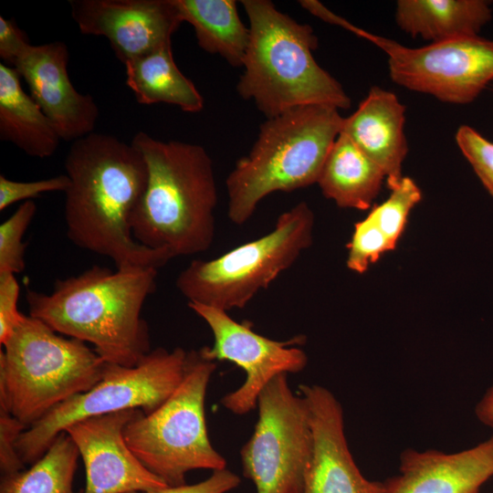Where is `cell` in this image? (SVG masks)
I'll list each match as a JSON object with an SVG mask.
<instances>
[{
    "label": "cell",
    "mask_w": 493,
    "mask_h": 493,
    "mask_svg": "<svg viewBox=\"0 0 493 493\" xmlns=\"http://www.w3.org/2000/svg\"><path fill=\"white\" fill-rule=\"evenodd\" d=\"M67 236L77 246L111 259L117 269H159L173 258L138 243L131 216L147 184L142 153L131 143L92 132L74 141L65 160Z\"/></svg>",
    "instance_id": "cell-1"
},
{
    "label": "cell",
    "mask_w": 493,
    "mask_h": 493,
    "mask_svg": "<svg viewBox=\"0 0 493 493\" xmlns=\"http://www.w3.org/2000/svg\"><path fill=\"white\" fill-rule=\"evenodd\" d=\"M157 270L113 271L93 266L77 276L57 279L48 294L27 289L28 315L59 334L91 343L106 362L136 366L152 351L142 310L155 290Z\"/></svg>",
    "instance_id": "cell-2"
},
{
    "label": "cell",
    "mask_w": 493,
    "mask_h": 493,
    "mask_svg": "<svg viewBox=\"0 0 493 493\" xmlns=\"http://www.w3.org/2000/svg\"><path fill=\"white\" fill-rule=\"evenodd\" d=\"M131 144L143 156L148 179L131 216L134 239L173 257L206 251L215 237L217 187L204 147L161 141L144 131Z\"/></svg>",
    "instance_id": "cell-3"
},
{
    "label": "cell",
    "mask_w": 493,
    "mask_h": 493,
    "mask_svg": "<svg viewBox=\"0 0 493 493\" xmlns=\"http://www.w3.org/2000/svg\"><path fill=\"white\" fill-rule=\"evenodd\" d=\"M250 38L236 90L267 119L306 105L350 108L341 84L315 60L318 37L269 0H243Z\"/></svg>",
    "instance_id": "cell-4"
},
{
    "label": "cell",
    "mask_w": 493,
    "mask_h": 493,
    "mask_svg": "<svg viewBox=\"0 0 493 493\" xmlns=\"http://www.w3.org/2000/svg\"><path fill=\"white\" fill-rule=\"evenodd\" d=\"M343 119L328 105L300 106L267 119L226 178L229 220L241 226L272 193L317 184Z\"/></svg>",
    "instance_id": "cell-5"
},
{
    "label": "cell",
    "mask_w": 493,
    "mask_h": 493,
    "mask_svg": "<svg viewBox=\"0 0 493 493\" xmlns=\"http://www.w3.org/2000/svg\"><path fill=\"white\" fill-rule=\"evenodd\" d=\"M0 351V407L27 428L102 378L106 362L87 343L25 316Z\"/></svg>",
    "instance_id": "cell-6"
},
{
    "label": "cell",
    "mask_w": 493,
    "mask_h": 493,
    "mask_svg": "<svg viewBox=\"0 0 493 493\" xmlns=\"http://www.w3.org/2000/svg\"><path fill=\"white\" fill-rule=\"evenodd\" d=\"M215 362L190 351L186 373L170 397L154 411L141 412L124 428L130 449L168 487L183 486L194 469H225L226 461L210 442L205 414Z\"/></svg>",
    "instance_id": "cell-7"
},
{
    "label": "cell",
    "mask_w": 493,
    "mask_h": 493,
    "mask_svg": "<svg viewBox=\"0 0 493 493\" xmlns=\"http://www.w3.org/2000/svg\"><path fill=\"white\" fill-rule=\"evenodd\" d=\"M314 220L312 209L300 202L282 213L268 234L218 257L193 260L179 273L176 288L188 302L242 309L311 246Z\"/></svg>",
    "instance_id": "cell-8"
},
{
    "label": "cell",
    "mask_w": 493,
    "mask_h": 493,
    "mask_svg": "<svg viewBox=\"0 0 493 493\" xmlns=\"http://www.w3.org/2000/svg\"><path fill=\"white\" fill-rule=\"evenodd\" d=\"M189 360L190 351L177 347L152 350L133 367L107 362L96 385L57 405L20 435L16 449L21 460L34 464L60 433L79 420L129 409L154 411L181 383Z\"/></svg>",
    "instance_id": "cell-9"
},
{
    "label": "cell",
    "mask_w": 493,
    "mask_h": 493,
    "mask_svg": "<svg viewBox=\"0 0 493 493\" xmlns=\"http://www.w3.org/2000/svg\"><path fill=\"white\" fill-rule=\"evenodd\" d=\"M258 417L240 455L243 474L257 493H303L313 453L308 404L288 374L273 378L257 399Z\"/></svg>",
    "instance_id": "cell-10"
},
{
    "label": "cell",
    "mask_w": 493,
    "mask_h": 493,
    "mask_svg": "<svg viewBox=\"0 0 493 493\" xmlns=\"http://www.w3.org/2000/svg\"><path fill=\"white\" fill-rule=\"evenodd\" d=\"M340 26L381 48L399 86L454 104L472 102L493 80V41L466 37L408 47L342 19Z\"/></svg>",
    "instance_id": "cell-11"
},
{
    "label": "cell",
    "mask_w": 493,
    "mask_h": 493,
    "mask_svg": "<svg viewBox=\"0 0 493 493\" xmlns=\"http://www.w3.org/2000/svg\"><path fill=\"white\" fill-rule=\"evenodd\" d=\"M188 307L213 332V345L201 348V355L212 362H234L246 373L243 384L221 399L222 405L235 414L257 408L260 393L277 375L299 372L308 363L304 351L289 347L303 342L300 337L274 341L255 332L246 323L236 321L223 309L195 302H188Z\"/></svg>",
    "instance_id": "cell-12"
},
{
    "label": "cell",
    "mask_w": 493,
    "mask_h": 493,
    "mask_svg": "<svg viewBox=\"0 0 493 493\" xmlns=\"http://www.w3.org/2000/svg\"><path fill=\"white\" fill-rule=\"evenodd\" d=\"M82 34L106 37L123 64L172 44L183 23L173 0H70Z\"/></svg>",
    "instance_id": "cell-13"
},
{
    "label": "cell",
    "mask_w": 493,
    "mask_h": 493,
    "mask_svg": "<svg viewBox=\"0 0 493 493\" xmlns=\"http://www.w3.org/2000/svg\"><path fill=\"white\" fill-rule=\"evenodd\" d=\"M141 412L129 409L91 416L66 428L84 464V493H131L168 487L142 465L124 438L126 425Z\"/></svg>",
    "instance_id": "cell-14"
},
{
    "label": "cell",
    "mask_w": 493,
    "mask_h": 493,
    "mask_svg": "<svg viewBox=\"0 0 493 493\" xmlns=\"http://www.w3.org/2000/svg\"><path fill=\"white\" fill-rule=\"evenodd\" d=\"M299 391L309 406L313 433L303 493H384L383 482L367 479L354 462L336 396L319 384H302Z\"/></svg>",
    "instance_id": "cell-15"
},
{
    "label": "cell",
    "mask_w": 493,
    "mask_h": 493,
    "mask_svg": "<svg viewBox=\"0 0 493 493\" xmlns=\"http://www.w3.org/2000/svg\"><path fill=\"white\" fill-rule=\"evenodd\" d=\"M68 59V47L62 41L31 45L15 68L61 140L73 142L93 132L100 110L92 96L79 93L72 85Z\"/></svg>",
    "instance_id": "cell-16"
},
{
    "label": "cell",
    "mask_w": 493,
    "mask_h": 493,
    "mask_svg": "<svg viewBox=\"0 0 493 493\" xmlns=\"http://www.w3.org/2000/svg\"><path fill=\"white\" fill-rule=\"evenodd\" d=\"M493 477V435L456 452L406 448L399 470L383 482L384 493H480Z\"/></svg>",
    "instance_id": "cell-17"
},
{
    "label": "cell",
    "mask_w": 493,
    "mask_h": 493,
    "mask_svg": "<svg viewBox=\"0 0 493 493\" xmlns=\"http://www.w3.org/2000/svg\"><path fill=\"white\" fill-rule=\"evenodd\" d=\"M404 121L405 107L397 96L373 86L357 110L343 119L340 132L382 169L390 189L404 177L403 163L408 152Z\"/></svg>",
    "instance_id": "cell-18"
},
{
    "label": "cell",
    "mask_w": 493,
    "mask_h": 493,
    "mask_svg": "<svg viewBox=\"0 0 493 493\" xmlns=\"http://www.w3.org/2000/svg\"><path fill=\"white\" fill-rule=\"evenodd\" d=\"M15 68L0 64V139L29 156L48 158L61 140L51 121L26 93Z\"/></svg>",
    "instance_id": "cell-19"
},
{
    "label": "cell",
    "mask_w": 493,
    "mask_h": 493,
    "mask_svg": "<svg viewBox=\"0 0 493 493\" xmlns=\"http://www.w3.org/2000/svg\"><path fill=\"white\" fill-rule=\"evenodd\" d=\"M491 16L485 0H399L395 11L403 31L432 43L478 36Z\"/></svg>",
    "instance_id": "cell-20"
},
{
    "label": "cell",
    "mask_w": 493,
    "mask_h": 493,
    "mask_svg": "<svg viewBox=\"0 0 493 493\" xmlns=\"http://www.w3.org/2000/svg\"><path fill=\"white\" fill-rule=\"evenodd\" d=\"M384 180L382 169L348 136L340 133L317 184L322 194L339 207L365 210L371 207Z\"/></svg>",
    "instance_id": "cell-21"
},
{
    "label": "cell",
    "mask_w": 493,
    "mask_h": 493,
    "mask_svg": "<svg viewBox=\"0 0 493 493\" xmlns=\"http://www.w3.org/2000/svg\"><path fill=\"white\" fill-rule=\"evenodd\" d=\"M126 84L144 105L168 103L189 113L204 108V98L176 66L172 44L124 64Z\"/></svg>",
    "instance_id": "cell-22"
},
{
    "label": "cell",
    "mask_w": 493,
    "mask_h": 493,
    "mask_svg": "<svg viewBox=\"0 0 493 493\" xmlns=\"http://www.w3.org/2000/svg\"><path fill=\"white\" fill-rule=\"evenodd\" d=\"M183 22L194 29L199 47L242 67L250 32L239 17L235 0H173Z\"/></svg>",
    "instance_id": "cell-23"
},
{
    "label": "cell",
    "mask_w": 493,
    "mask_h": 493,
    "mask_svg": "<svg viewBox=\"0 0 493 493\" xmlns=\"http://www.w3.org/2000/svg\"><path fill=\"white\" fill-rule=\"evenodd\" d=\"M79 457L75 443L64 431L30 467L1 475L0 493H76L73 480Z\"/></svg>",
    "instance_id": "cell-24"
},
{
    "label": "cell",
    "mask_w": 493,
    "mask_h": 493,
    "mask_svg": "<svg viewBox=\"0 0 493 493\" xmlns=\"http://www.w3.org/2000/svg\"><path fill=\"white\" fill-rule=\"evenodd\" d=\"M421 199L422 193L416 183L404 176L391 189L388 198L369 213L393 247L404 232L410 212Z\"/></svg>",
    "instance_id": "cell-25"
},
{
    "label": "cell",
    "mask_w": 493,
    "mask_h": 493,
    "mask_svg": "<svg viewBox=\"0 0 493 493\" xmlns=\"http://www.w3.org/2000/svg\"><path fill=\"white\" fill-rule=\"evenodd\" d=\"M36 212V204L25 201L0 225V273L16 274L25 269L26 244L22 239Z\"/></svg>",
    "instance_id": "cell-26"
},
{
    "label": "cell",
    "mask_w": 493,
    "mask_h": 493,
    "mask_svg": "<svg viewBox=\"0 0 493 493\" xmlns=\"http://www.w3.org/2000/svg\"><path fill=\"white\" fill-rule=\"evenodd\" d=\"M347 247V267L359 274L364 273L382 255L394 248L370 215L354 225Z\"/></svg>",
    "instance_id": "cell-27"
},
{
    "label": "cell",
    "mask_w": 493,
    "mask_h": 493,
    "mask_svg": "<svg viewBox=\"0 0 493 493\" xmlns=\"http://www.w3.org/2000/svg\"><path fill=\"white\" fill-rule=\"evenodd\" d=\"M456 142L484 187L493 196V142L467 125L457 129Z\"/></svg>",
    "instance_id": "cell-28"
},
{
    "label": "cell",
    "mask_w": 493,
    "mask_h": 493,
    "mask_svg": "<svg viewBox=\"0 0 493 493\" xmlns=\"http://www.w3.org/2000/svg\"><path fill=\"white\" fill-rule=\"evenodd\" d=\"M70 181L68 175L61 174L55 177L33 182H16L0 175V211L11 205L28 201L47 192H66Z\"/></svg>",
    "instance_id": "cell-29"
},
{
    "label": "cell",
    "mask_w": 493,
    "mask_h": 493,
    "mask_svg": "<svg viewBox=\"0 0 493 493\" xmlns=\"http://www.w3.org/2000/svg\"><path fill=\"white\" fill-rule=\"evenodd\" d=\"M27 427L6 409L0 407V469L1 475L23 470L25 464L16 449L20 435Z\"/></svg>",
    "instance_id": "cell-30"
},
{
    "label": "cell",
    "mask_w": 493,
    "mask_h": 493,
    "mask_svg": "<svg viewBox=\"0 0 493 493\" xmlns=\"http://www.w3.org/2000/svg\"><path fill=\"white\" fill-rule=\"evenodd\" d=\"M19 284L15 274L0 273V343L3 345L26 315L17 308Z\"/></svg>",
    "instance_id": "cell-31"
},
{
    "label": "cell",
    "mask_w": 493,
    "mask_h": 493,
    "mask_svg": "<svg viewBox=\"0 0 493 493\" xmlns=\"http://www.w3.org/2000/svg\"><path fill=\"white\" fill-rule=\"evenodd\" d=\"M239 484V477L225 468L213 471L209 477L196 484H184L178 487H166L162 489L131 493H227Z\"/></svg>",
    "instance_id": "cell-32"
},
{
    "label": "cell",
    "mask_w": 493,
    "mask_h": 493,
    "mask_svg": "<svg viewBox=\"0 0 493 493\" xmlns=\"http://www.w3.org/2000/svg\"><path fill=\"white\" fill-rule=\"evenodd\" d=\"M26 34L14 18L0 16V58L4 64L15 68L17 61L30 47Z\"/></svg>",
    "instance_id": "cell-33"
},
{
    "label": "cell",
    "mask_w": 493,
    "mask_h": 493,
    "mask_svg": "<svg viewBox=\"0 0 493 493\" xmlns=\"http://www.w3.org/2000/svg\"><path fill=\"white\" fill-rule=\"evenodd\" d=\"M474 412L480 424L493 427V384L487 389L477 403Z\"/></svg>",
    "instance_id": "cell-34"
}]
</instances>
